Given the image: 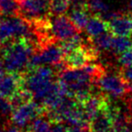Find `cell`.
I'll use <instances>...</instances> for the list:
<instances>
[{
    "label": "cell",
    "mask_w": 132,
    "mask_h": 132,
    "mask_svg": "<svg viewBox=\"0 0 132 132\" xmlns=\"http://www.w3.org/2000/svg\"><path fill=\"white\" fill-rule=\"evenodd\" d=\"M36 52L35 47L24 37L6 44L1 52V58L6 72L24 74L32 54Z\"/></svg>",
    "instance_id": "1"
},
{
    "label": "cell",
    "mask_w": 132,
    "mask_h": 132,
    "mask_svg": "<svg viewBox=\"0 0 132 132\" xmlns=\"http://www.w3.org/2000/svg\"><path fill=\"white\" fill-rule=\"evenodd\" d=\"M54 70L48 66H40L23 74V87L33 93L34 100L42 101L49 95L54 86Z\"/></svg>",
    "instance_id": "2"
},
{
    "label": "cell",
    "mask_w": 132,
    "mask_h": 132,
    "mask_svg": "<svg viewBox=\"0 0 132 132\" xmlns=\"http://www.w3.org/2000/svg\"><path fill=\"white\" fill-rule=\"evenodd\" d=\"M100 90L110 97L115 99L123 98L128 90V83L123 79L121 74L103 73L97 79Z\"/></svg>",
    "instance_id": "3"
},
{
    "label": "cell",
    "mask_w": 132,
    "mask_h": 132,
    "mask_svg": "<svg viewBox=\"0 0 132 132\" xmlns=\"http://www.w3.org/2000/svg\"><path fill=\"white\" fill-rule=\"evenodd\" d=\"M99 54V50L92 44V45H82L76 48L74 51L66 54L63 62L67 68L81 69L87 64L96 61Z\"/></svg>",
    "instance_id": "4"
},
{
    "label": "cell",
    "mask_w": 132,
    "mask_h": 132,
    "mask_svg": "<svg viewBox=\"0 0 132 132\" xmlns=\"http://www.w3.org/2000/svg\"><path fill=\"white\" fill-rule=\"evenodd\" d=\"M20 4L19 16L29 23L49 17L50 0H18Z\"/></svg>",
    "instance_id": "5"
},
{
    "label": "cell",
    "mask_w": 132,
    "mask_h": 132,
    "mask_svg": "<svg viewBox=\"0 0 132 132\" xmlns=\"http://www.w3.org/2000/svg\"><path fill=\"white\" fill-rule=\"evenodd\" d=\"M44 112L45 110L42 105L40 106L36 101H31L14 109L10 119L15 126L24 128Z\"/></svg>",
    "instance_id": "6"
},
{
    "label": "cell",
    "mask_w": 132,
    "mask_h": 132,
    "mask_svg": "<svg viewBox=\"0 0 132 132\" xmlns=\"http://www.w3.org/2000/svg\"><path fill=\"white\" fill-rule=\"evenodd\" d=\"M81 33L71 19L64 15H54L51 19L50 34L54 41H63Z\"/></svg>",
    "instance_id": "7"
},
{
    "label": "cell",
    "mask_w": 132,
    "mask_h": 132,
    "mask_svg": "<svg viewBox=\"0 0 132 132\" xmlns=\"http://www.w3.org/2000/svg\"><path fill=\"white\" fill-rule=\"evenodd\" d=\"M107 23L110 33L115 36H132V14L119 13Z\"/></svg>",
    "instance_id": "8"
},
{
    "label": "cell",
    "mask_w": 132,
    "mask_h": 132,
    "mask_svg": "<svg viewBox=\"0 0 132 132\" xmlns=\"http://www.w3.org/2000/svg\"><path fill=\"white\" fill-rule=\"evenodd\" d=\"M23 74L6 72L0 77V97L10 99L23 87Z\"/></svg>",
    "instance_id": "9"
},
{
    "label": "cell",
    "mask_w": 132,
    "mask_h": 132,
    "mask_svg": "<svg viewBox=\"0 0 132 132\" xmlns=\"http://www.w3.org/2000/svg\"><path fill=\"white\" fill-rule=\"evenodd\" d=\"M42 64H50L55 65L63 61L64 53L61 48L60 44H56L53 43L46 44L38 51Z\"/></svg>",
    "instance_id": "10"
},
{
    "label": "cell",
    "mask_w": 132,
    "mask_h": 132,
    "mask_svg": "<svg viewBox=\"0 0 132 132\" xmlns=\"http://www.w3.org/2000/svg\"><path fill=\"white\" fill-rule=\"evenodd\" d=\"M107 107L90 119L88 128L92 132H111L113 130V121L107 110Z\"/></svg>",
    "instance_id": "11"
},
{
    "label": "cell",
    "mask_w": 132,
    "mask_h": 132,
    "mask_svg": "<svg viewBox=\"0 0 132 132\" xmlns=\"http://www.w3.org/2000/svg\"><path fill=\"white\" fill-rule=\"evenodd\" d=\"M85 31L90 38L98 36L106 32H110L108 23L99 15H94L90 17L85 27Z\"/></svg>",
    "instance_id": "12"
},
{
    "label": "cell",
    "mask_w": 132,
    "mask_h": 132,
    "mask_svg": "<svg viewBox=\"0 0 132 132\" xmlns=\"http://www.w3.org/2000/svg\"><path fill=\"white\" fill-rule=\"evenodd\" d=\"M89 11H90L89 9H77V8H72L71 10L69 18L80 32H81L86 27L87 23L90 19Z\"/></svg>",
    "instance_id": "13"
},
{
    "label": "cell",
    "mask_w": 132,
    "mask_h": 132,
    "mask_svg": "<svg viewBox=\"0 0 132 132\" xmlns=\"http://www.w3.org/2000/svg\"><path fill=\"white\" fill-rule=\"evenodd\" d=\"M113 36L114 35L111 33L106 32L98 36L90 38V41H92V44L99 51H108V50L111 49Z\"/></svg>",
    "instance_id": "14"
},
{
    "label": "cell",
    "mask_w": 132,
    "mask_h": 132,
    "mask_svg": "<svg viewBox=\"0 0 132 132\" xmlns=\"http://www.w3.org/2000/svg\"><path fill=\"white\" fill-rule=\"evenodd\" d=\"M20 4L18 0H0V15L6 16L18 15Z\"/></svg>",
    "instance_id": "15"
},
{
    "label": "cell",
    "mask_w": 132,
    "mask_h": 132,
    "mask_svg": "<svg viewBox=\"0 0 132 132\" xmlns=\"http://www.w3.org/2000/svg\"><path fill=\"white\" fill-rule=\"evenodd\" d=\"M132 47V38L128 36H113L111 50L115 53L120 54Z\"/></svg>",
    "instance_id": "16"
},
{
    "label": "cell",
    "mask_w": 132,
    "mask_h": 132,
    "mask_svg": "<svg viewBox=\"0 0 132 132\" xmlns=\"http://www.w3.org/2000/svg\"><path fill=\"white\" fill-rule=\"evenodd\" d=\"M52 122L50 119H46L44 117L36 118L24 132H51Z\"/></svg>",
    "instance_id": "17"
},
{
    "label": "cell",
    "mask_w": 132,
    "mask_h": 132,
    "mask_svg": "<svg viewBox=\"0 0 132 132\" xmlns=\"http://www.w3.org/2000/svg\"><path fill=\"white\" fill-rule=\"evenodd\" d=\"M83 39L79 34L73 35V36L70 37V38L66 39V40L61 41L60 46L62 48V52L64 53V56L66 54L70 53L71 52L74 51L76 48H78L79 46L82 45Z\"/></svg>",
    "instance_id": "18"
},
{
    "label": "cell",
    "mask_w": 132,
    "mask_h": 132,
    "mask_svg": "<svg viewBox=\"0 0 132 132\" xmlns=\"http://www.w3.org/2000/svg\"><path fill=\"white\" fill-rule=\"evenodd\" d=\"M70 6V0H50V13L53 16L64 15Z\"/></svg>",
    "instance_id": "19"
},
{
    "label": "cell",
    "mask_w": 132,
    "mask_h": 132,
    "mask_svg": "<svg viewBox=\"0 0 132 132\" xmlns=\"http://www.w3.org/2000/svg\"><path fill=\"white\" fill-rule=\"evenodd\" d=\"M89 8L96 15H101L110 10V6L103 0H89Z\"/></svg>",
    "instance_id": "20"
},
{
    "label": "cell",
    "mask_w": 132,
    "mask_h": 132,
    "mask_svg": "<svg viewBox=\"0 0 132 132\" xmlns=\"http://www.w3.org/2000/svg\"><path fill=\"white\" fill-rule=\"evenodd\" d=\"M118 62L122 67L129 66L132 64V47L128 49L127 51L123 52L119 54V57L118 59Z\"/></svg>",
    "instance_id": "21"
},
{
    "label": "cell",
    "mask_w": 132,
    "mask_h": 132,
    "mask_svg": "<svg viewBox=\"0 0 132 132\" xmlns=\"http://www.w3.org/2000/svg\"><path fill=\"white\" fill-rule=\"evenodd\" d=\"M13 110L14 106L9 99L0 97V113L2 115H11Z\"/></svg>",
    "instance_id": "22"
},
{
    "label": "cell",
    "mask_w": 132,
    "mask_h": 132,
    "mask_svg": "<svg viewBox=\"0 0 132 132\" xmlns=\"http://www.w3.org/2000/svg\"><path fill=\"white\" fill-rule=\"evenodd\" d=\"M70 2L72 8L90 10V8H89V0H70Z\"/></svg>",
    "instance_id": "23"
},
{
    "label": "cell",
    "mask_w": 132,
    "mask_h": 132,
    "mask_svg": "<svg viewBox=\"0 0 132 132\" xmlns=\"http://www.w3.org/2000/svg\"><path fill=\"white\" fill-rule=\"evenodd\" d=\"M121 76L128 83L132 82V64L129 66L123 67L120 72Z\"/></svg>",
    "instance_id": "24"
},
{
    "label": "cell",
    "mask_w": 132,
    "mask_h": 132,
    "mask_svg": "<svg viewBox=\"0 0 132 132\" xmlns=\"http://www.w3.org/2000/svg\"><path fill=\"white\" fill-rule=\"evenodd\" d=\"M68 129L69 128H67V127L62 122H56L53 123L51 132H68Z\"/></svg>",
    "instance_id": "25"
},
{
    "label": "cell",
    "mask_w": 132,
    "mask_h": 132,
    "mask_svg": "<svg viewBox=\"0 0 132 132\" xmlns=\"http://www.w3.org/2000/svg\"><path fill=\"white\" fill-rule=\"evenodd\" d=\"M4 132H22L16 126H9L4 130Z\"/></svg>",
    "instance_id": "26"
},
{
    "label": "cell",
    "mask_w": 132,
    "mask_h": 132,
    "mask_svg": "<svg viewBox=\"0 0 132 132\" xmlns=\"http://www.w3.org/2000/svg\"><path fill=\"white\" fill-rule=\"evenodd\" d=\"M128 90L132 93V82L128 83Z\"/></svg>",
    "instance_id": "27"
},
{
    "label": "cell",
    "mask_w": 132,
    "mask_h": 132,
    "mask_svg": "<svg viewBox=\"0 0 132 132\" xmlns=\"http://www.w3.org/2000/svg\"><path fill=\"white\" fill-rule=\"evenodd\" d=\"M128 6H129L130 10L132 11V0H129V5H128Z\"/></svg>",
    "instance_id": "28"
}]
</instances>
